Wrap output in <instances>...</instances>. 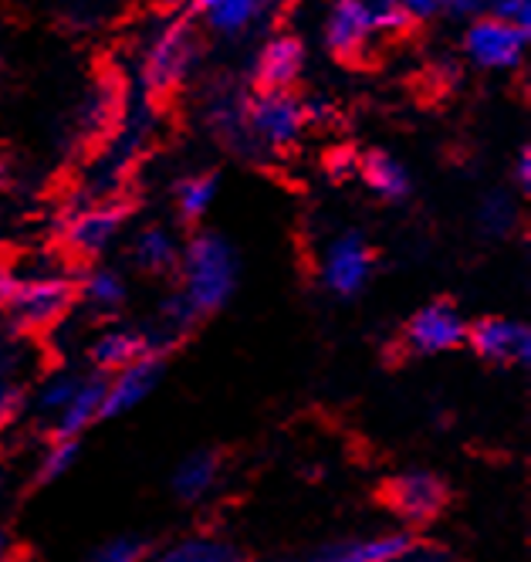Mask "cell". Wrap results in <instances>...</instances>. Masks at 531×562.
I'll return each mask as SVG.
<instances>
[{
	"mask_svg": "<svg viewBox=\"0 0 531 562\" xmlns=\"http://www.w3.org/2000/svg\"><path fill=\"white\" fill-rule=\"evenodd\" d=\"M487 11H492V18L515 24L521 31L531 27V0H487Z\"/></svg>",
	"mask_w": 531,
	"mask_h": 562,
	"instance_id": "4dcf8cb0",
	"label": "cell"
},
{
	"mask_svg": "<svg viewBox=\"0 0 531 562\" xmlns=\"http://www.w3.org/2000/svg\"><path fill=\"white\" fill-rule=\"evenodd\" d=\"M126 224V207L122 204H95L68 217L65 224V245L78 258H99L109 251V245L118 237Z\"/></svg>",
	"mask_w": 531,
	"mask_h": 562,
	"instance_id": "8fae6325",
	"label": "cell"
},
{
	"mask_svg": "<svg viewBox=\"0 0 531 562\" xmlns=\"http://www.w3.org/2000/svg\"><path fill=\"white\" fill-rule=\"evenodd\" d=\"M305 68V45L295 34H278L261 48L255 82L261 92H289Z\"/></svg>",
	"mask_w": 531,
	"mask_h": 562,
	"instance_id": "4fadbf2b",
	"label": "cell"
},
{
	"mask_svg": "<svg viewBox=\"0 0 531 562\" xmlns=\"http://www.w3.org/2000/svg\"><path fill=\"white\" fill-rule=\"evenodd\" d=\"M359 170H362V180L370 183V190L386 200H403L410 193V173H406V167L389 153H370L365 159H359Z\"/></svg>",
	"mask_w": 531,
	"mask_h": 562,
	"instance_id": "d6986e66",
	"label": "cell"
},
{
	"mask_svg": "<svg viewBox=\"0 0 531 562\" xmlns=\"http://www.w3.org/2000/svg\"><path fill=\"white\" fill-rule=\"evenodd\" d=\"M383 495H386L389 508L399 518L414 521V526H423V521L437 518L447 505V485L433 471H403V474L389 477Z\"/></svg>",
	"mask_w": 531,
	"mask_h": 562,
	"instance_id": "ba28073f",
	"label": "cell"
},
{
	"mask_svg": "<svg viewBox=\"0 0 531 562\" xmlns=\"http://www.w3.org/2000/svg\"><path fill=\"white\" fill-rule=\"evenodd\" d=\"M258 14H261V0H214L211 8L200 11V18L207 21L217 34L248 31Z\"/></svg>",
	"mask_w": 531,
	"mask_h": 562,
	"instance_id": "44dd1931",
	"label": "cell"
},
{
	"mask_svg": "<svg viewBox=\"0 0 531 562\" xmlns=\"http://www.w3.org/2000/svg\"><path fill=\"white\" fill-rule=\"evenodd\" d=\"M352 164H355V159H352L349 153H332V156H329V170H332L336 177H339V173H342V177H349Z\"/></svg>",
	"mask_w": 531,
	"mask_h": 562,
	"instance_id": "8d00e7d4",
	"label": "cell"
},
{
	"mask_svg": "<svg viewBox=\"0 0 531 562\" xmlns=\"http://www.w3.org/2000/svg\"><path fill=\"white\" fill-rule=\"evenodd\" d=\"M14 289H18V278L0 265V308L4 305H11V299H14Z\"/></svg>",
	"mask_w": 531,
	"mask_h": 562,
	"instance_id": "d590c367",
	"label": "cell"
},
{
	"mask_svg": "<svg viewBox=\"0 0 531 562\" xmlns=\"http://www.w3.org/2000/svg\"><path fill=\"white\" fill-rule=\"evenodd\" d=\"M8 177H11V167H8V159H4V156H0V187H4V183H8Z\"/></svg>",
	"mask_w": 531,
	"mask_h": 562,
	"instance_id": "74e56055",
	"label": "cell"
},
{
	"mask_svg": "<svg viewBox=\"0 0 531 562\" xmlns=\"http://www.w3.org/2000/svg\"><path fill=\"white\" fill-rule=\"evenodd\" d=\"M373 274V251L365 245V237L355 231L339 234L321 258V281L325 289L339 299H352L365 289V281Z\"/></svg>",
	"mask_w": 531,
	"mask_h": 562,
	"instance_id": "5b68a950",
	"label": "cell"
},
{
	"mask_svg": "<svg viewBox=\"0 0 531 562\" xmlns=\"http://www.w3.org/2000/svg\"><path fill=\"white\" fill-rule=\"evenodd\" d=\"M305 109L292 92H258L248 105V130L268 149L292 146L305 130Z\"/></svg>",
	"mask_w": 531,
	"mask_h": 562,
	"instance_id": "277c9868",
	"label": "cell"
},
{
	"mask_svg": "<svg viewBox=\"0 0 531 562\" xmlns=\"http://www.w3.org/2000/svg\"><path fill=\"white\" fill-rule=\"evenodd\" d=\"M156 562H244V552L224 539L196 536V539H183L170 549H162Z\"/></svg>",
	"mask_w": 531,
	"mask_h": 562,
	"instance_id": "ffe728a7",
	"label": "cell"
},
{
	"mask_svg": "<svg viewBox=\"0 0 531 562\" xmlns=\"http://www.w3.org/2000/svg\"><path fill=\"white\" fill-rule=\"evenodd\" d=\"M217 200V177L211 173H196L177 183V207L183 221H200L207 217V211Z\"/></svg>",
	"mask_w": 531,
	"mask_h": 562,
	"instance_id": "603a6c76",
	"label": "cell"
},
{
	"mask_svg": "<svg viewBox=\"0 0 531 562\" xmlns=\"http://www.w3.org/2000/svg\"><path fill=\"white\" fill-rule=\"evenodd\" d=\"M464 48H467V55H471V61L477 68L508 71V68H518L521 58H524L528 31H521L515 24H505V21L492 18V14H484V18H474V24L467 27Z\"/></svg>",
	"mask_w": 531,
	"mask_h": 562,
	"instance_id": "3957f363",
	"label": "cell"
},
{
	"mask_svg": "<svg viewBox=\"0 0 531 562\" xmlns=\"http://www.w3.org/2000/svg\"><path fill=\"white\" fill-rule=\"evenodd\" d=\"M75 461H78V440L58 437L55 445L45 451V458H41V464H37V481H41V485H52V481L65 477L75 468Z\"/></svg>",
	"mask_w": 531,
	"mask_h": 562,
	"instance_id": "484cf974",
	"label": "cell"
},
{
	"mask_svg": "<svg viewBox=\"0 0 531 562\" xmlns=\"http://www.w3.org/2000/svg\"><path fill=\"white\" fill-rule=\"evenodd\" d=\"M399 562H451L443 552H437V549H423V546H414L410 552H406Z\"/></svg>",
	"mask_w": 531,
	"mask_h": 562,
	"instance_id": "e575fe53",
	"label": "cell"
},
{
	"mask_svg": "<svg viewBox=\"0 0 531 562\" xmlns=\"http://www.w3.org/2000/svg\"><path fill=\"white\" fill-rule=\"evenodd\" d=\"M515 183H518V190H528L531 187V149L528 146L515 159Z\"/></svg>",
	"mask_w": 531,
	"mask_h": 562,
	"instance_id": "836d02e7",
	"label": "cell"
},
{
	"mask_svg": "<svg viewBox=\"0 0 531 562\" xmlns=\"http://www.w3.org/2000/svg\"><path fill=\"white\" fill-rule=\"evenodd\" d=\"M159 380H162V359L156 352H143L139 359H133L129 367L115 370V376L105 380L102 417H118V414L136 411L143 400L152 396Z\"/></svg>",
	"mask_w": 531,
	"mask_h": 562,
	"instance_id": "7c38bea8",
	"label": "cell"
},
{
	"mask_svg": "<svg viewBox=\"0 0 531 562\" xmlns=\"http://www.w3.org/2000/svg\"><path fill=\"white\" fill-rule=\"evenodd\" d=\"M221 477V458L211 451H196L190 458H183V464L173 474V492L183 502H200L203 495H211V488Z\"/></svg>",
	"mask_w": 531,
	"mask_h": 562,
	"instance_id": "ac0fdd59",
	"label": "cell"
},
{
	"mask_svg": "<svg viewBox=\"0 0 531 562\" xmlns=\"http://www.w3.org/2000/svg\"><path fill=\"white\" fill-rule=\"evenodd\" d=\"M477 224L487 237H505L515 231L518 224V207H515V200L501 190L495 193H487L481 200V207H477Z\"/></svg>",
	"mask_w": 531,
	"mask_h": 562,
	"instance_id": "cb8c5ba5",
	"label": "cell"
},
{
	"mask_svg": "<svg viewBox=\"0 0 531 562\" xmlns=\"http://www.w3.org/2000/svg\"><path fill=\"white\" fill-rule=\"evenodd\" d=\"M406 21H430L440 14V0H396Z\"/></svg>",
	"mask_w": 531,
	"mask_h": 562,
	"instance_id": "1f68e13d",
	"label": "cell"
},
{
	"mask_svg": "<svg viewBox=\"0 0 531 562\" xmlns=\"http://www.w3.org/2000/svg\"><path fill=\"white\" fill-rule=\"evenodd\" d=\"M373 34L376 27L362 0H329V8H325V18H321V37H325V48L336 58L362 55L370 48Z\"/></svg>",
	"mask_w": 531,
	"mask_h": 562,
	"instance_id": "9c48e42d",
	"label": "cell"
},
{
	"mask_svg": "<svg viewBox=\"0 0 531 562\" xmlns=\"http://www.w3.org/2000/svg\"><path fill=\"white\" fill-rule=\"evenodd\" d=\"M196 61V31L190 24H170L146 55V82L156 92L177 89Z\"/></svg>",
	"mask_w": 531,
	"mask_h": 562,
	"instance_id": "8992f818",
	"label": "cell"
},
{
	"mask_svg": "<svg viewBox=\"0 0 531 562\" xmlns=\"http://www.w3.org/2000/svg\"><path fill=\"white\" fill-rule=\"evenodd\" d=\"M146 559V542L139 536H122L102 542L86 562H143Z\"/></svg>",
	"mask_w": 531,
	"mask_h": 562,
	"instance_id": "f1b7e54d",
	"label": "cell"
},
{
	"mask_svg": "<svg viewBox=\"0 0 531 562\" xmlns=\"http://www.w3.org/2000/svg\"><path fill=\"white\" fill-rule=\"evenodd\" d=\"M180 271H183L180 295L193 305L196 315L217 312L237 289V255L214 231L196 234L180 251Z\"/></svg>",
	"mask_w": 531,
	"mask_h": 562,
	"instance_id": "6da1fadb",
	"label": "cell"
},
{
	"mask_svg": "<svg viewBox=\"0 0 531 562\" xmlns=\"http://www.w3.org/2000/svg\"><path fill=\"white\" fill-rule=\"evenodd\" d=\"M102 404H105V380L92 376L81 380L78 390L71 393V400L65 404V411L55 417V437H78L89 424L102 420Z\"/></svg>",
	"mask_w": 531,
	"mask_h": 562,
	"instance_id": "9a60e30c",
	"label": "cell"
},
{
	"mask_svg": "<svg viewBox=\"0 0 531 562\" xmlns=\"http://www.w3.org/2000/svg\"><path fill=\"white\" fill-rule=\"evenodd\" d=\"M71 302H75V285L68 278L37 274V278L18 281L8 308L14 312V323L21 329H48L71 308Z\"/></svg>",
	"mask_w": 531,
	"mask_h": 562,
	"instance_id": "7a4b0ae2",
	"label": "cell"
},
{
	"mask_svg": "<svg viewBox=\"0 0 531 562\" xmlns=\"http://www.w3.org/2000/svg\"><path fill=\"white\" fill-rule=\"evenodd\" d=\"M0 552H8V536L4 532H0Z\"/></svg>",
	"mask_w": 531,
	"mask_h": 562,
	"instance_id": "f35d334b",
	"label": "cell"
},
{
	"mask_svg": "<svg viewBox=\"0 0 531 562\" xmlns=\"http://www.w3.org/2000/svg\"><path fill=\"white\" fill-rule=\"evenodd\" d=\"M467 342L481 359L498 367H524L531 359V333L518 318H481L467 329Z\"/></svg>",
	"mask_w": 531,
	"mask_h": 562,
	"instance_id": "30bf717a",
	"label": "cell"
},
{
	"mask_svg": "<svg viewBox=\"0 0 531 562\" xmlns=\"http://www.w3.org/2000/svg\"><path fill=\"white\" fill-rule=\"evenodd\" d=\"M78 376H68V373H55L52 380H45L41 383V393H37V407L45 411V414H61L65 411V404L71 400V393L78 390Z\"/></svg>",
	"mask_w": 531,
	"mask_h": 562,
	"instance_id": "83f0119b",
	"label": "cell"
},
{
	"mask_svg": "<svg viewBox=\"0 0 531 562\" xmlns=\"http://www.w3.org/2000/svg\"><path fill=\"white\" fill-rule=\"evenodd\" d=\"M159 315H162L159 318V323H162V339H167V342H173L180 333H187L196 323V318H200L183 295H173V299L162 302V312ZM167 342H162V346H167Z\"/></svg>",
	"mask_w": 531,
	"mask_h": 562,
	"instance_id": "4316f807",
	"label": "cell"
},
{
	"mask_svg": "<svg viewBox=\"0 0 531 562\" xmlns=\"http://www.w3.org/2000/svg\"><path fill=\"white\" fill-rule=\"evenodd\" d=\"M362 4H365V11H370V18H373L376 34H380V31H399V27L410 24V21L403 18V11H399L396 0H362Z\"/></svg>",
	"mask_w": 531,
	"mask_h": 562,
	"instance_id": "f546056e",
	"label": "cell"
},
{
	"mask_svg": "<svg viewBox=\"0 0 531 562\" xmlns=\"http://www.w3.org/2000/svg\"><path fill=\"white\" fill-rule=\"evenodd\" d=\"M18 370H21V352L14 346L0 342V424H4L21 404V390L14 380Z\"/></svg>",
	"mask_w": 531,
	"mask_h": 562,
	"instance_id": "d4e9b609",
	"label": "cell"
},
{
	"mask_svg": "<svg viewBox=\"0 0 531 562\" xmlns=\"http://www.w3.org/2000/svg\"><path fill=\"white\" fill-rule=\"evenodd\" d=\"M487 8V0H440V11L454 18H477Z\"/></svg>",
	"mask_w": 531,
	"mask_h": 562,
	"instance_id": "d6a6232c",
	"label": "cell"
},
{
	"mask_svg": "<svg viewBox=\"0 0 531 562\" xmlns=\"http://www.w3.org/2000/svg\"><path fill=\"white\" fill-rule=\"evenodd\" d=\"M417 542L406 532L393 536H373V539H346L321 546L305 559H284V562H399Z\"/></svg>",
	"mask_w": 531,
	"mask_h": 562,
	"instance_id": "5bb4252c",
	"label": "cell"
},
{
	"mask_svg": "<svg viewBox=\"0 0 531 562\" xmlns=\"http://www.w3.org/2000/svg\"><path fill=\"white\" fill-rule=\"evenodd\" d=\"M467 339V323L464 315L457 312V305L451 302H430L423 305L410 326L403 333V342L410 352L417 356H440V352H451Z\"/></svg>",
	"mask_w": 531,
	"mask_h": 562,
	"instance_id": "52a82bcc",
	"label": "cell"
},
{
	"mask_svg": "<svg viewBox=\"0 0 531 562\" xmlns=\"http://www.w3.org/2000/svg\"><path fill=\"white\" fill-rule=\"evenodd\" d=\"M133 261L149 274H167L180 265V245L167 227H143L133 240Z\"/></svg>",
	"mask_w": 531,
	"mask_h": 562,
	"instance_id": "2e32d148",
	"label": "cell"
},
{
	"mask_svg": "<svg viewBox=\"0 0 531 562\" xmlns=\"http://www.w3.org/2000/svg\"><path fill=\"white\" fill-rule=\"evenodd\" d=\"M81 299H86L92 308L115 312L122 302H126V281H122V274L112 268H92L86 278H81Z\"/></svg>",
	"mask_w": 531,
	"mask_h": 562,
	"instance_id": "7402d4cb",
	"label": "cell"
},
{
	"mask_svg": "<svg viewBox=\"0 0 531 562\" xmlns=\"http://www.w3.org/2000/svg\"><path fill=\"white\" fill-rule=\"evenodd\" d=\"M143 352H149L146 336L133 333V329H105L95 336L92 342V363L105 373H115L122 367H129L133 359H139Z\"/></svg>",
	"mask_w": 531,
	"mask_h": 562,
	"instance_id": "e0dca14e",
	"label": "cell"
}]
</instances>
